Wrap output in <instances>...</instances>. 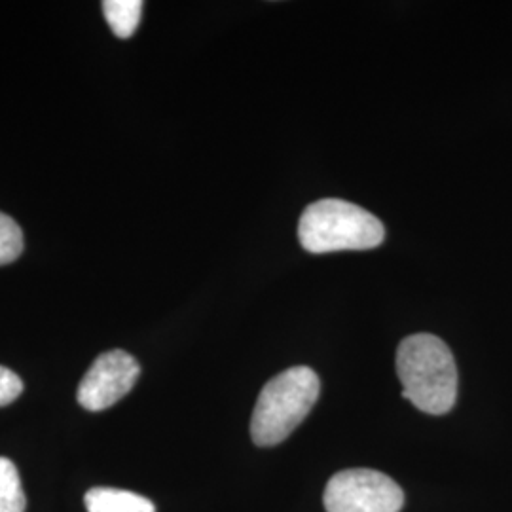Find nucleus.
I'll return each instance as SVG.
<instances>
[{"mask_svg": "<svg viewBox=\"0 0 512 512\" xmlns=\"http://www.w3.org/2000/svg\"><path fill=\"white\" fill-rule=\"evenodd\" d=\"M403 399L431 416L448 414L458 399V366L450 348L433 334H412L397 349Z\"/></svg>", "mask_w": 512, "mask_h": 512, "instance_id": "f257e3e1", "label": "nucleus"}, {"mask_svg": "<svg viewBox=\"0 0 512 512\" xmlns=\"http://www.w3.org/2000/svg\"><path fill=\"white\" fill-rule=\"evenodd\" d=\"M298 239L313 255L366 251L384 243L385 228L382 220L355 203L321 200L308 205L302 213Z\"/></svg>", "mask_w": 512, "mask_h": 512, "instance_id": "f03ea898", "label": "nucleus"}, {"mask_svg": "<svg viewBox=\"0 0 512 512\" xmlns=\"http://www.w3.org/2000/svg\"><path fill=\"white\" fill-rule=\"evenodd\" d=\"M321 393V382L308 366H294L277 374L258 395L251 437L268 448L287 439L306 420Z\"/></svg>", "mask_w": 512, "mask_h": 512, "instance_id": "7ed1b4c3", "label": "nucleus"}, {"mask_svg": "<svg viewBox=\"0 0 512 512\" xmlns=\"http://www.w3.org/2000/svg\"><path fill=\"white\" fill-rule=\"evenodd\" d=\"M327 512H399L403 488L374 469H348L332 476L323 497Z\"/></svg>", "mask_w": 512, "mask_h": 512, "instance_id": "20e7f679", "label": "nucleus"}, {"mask_svg": "<svg viewBox=\"0 0 512 512\" xmlns=\"http://www.w3.org/2000/svg\"><path fill=\"white\" fill-rule=\"evenodd\" d=\"M141 366L128 351L112 349L95 359L78 385V403L90 412H101L122 401L135 387Z\"/></svg>", "mask_w": 512, "mask_h": 512, "instance_id": "39448f33", "label": "nucleus"}, {"mask_svg": "<svg viewBox=\"0 0 512 512\" xmlns=\"http://www.w3.org/2000/svg\"><path fill=\"white\" fill-rule=\"evenodd\" d=\"M88 512H156L145 495L118 488H92L84 497Z\"/></svg>", "mask_w": 512, "mask_h": 512, "instance_id": "423d86ee", "label": "nucleus"}, {"mask_svg": "<svg viewBox=\"0 0 512 512\" xmlns=\"http://www.w3.org/2000/svg\"><path fill=\"white\" fill-rule=\"evenodd\" d=\"M103 14L112 33L118 38H129L139 27L143 2L141 0H105Z\"/></svg>", "mask_w": 512, "mask_h": 512, "instance_id": "0eeeda50", "label": "nucleus"}, {"mask_svg": "<svg viewBox=\"0 0 512 512\" xmlns=\"http://www.w3.org/2000/svg\"><path fill=\"white\" fill-rule=\"evenodd\" d=\"M25 507L27 497L18 467L8 458H0V512H25Z\"/></svg>", "mask_w": 512, "mask_h": 512, "instance_id": "6e6552de", "label": "nucleus"}, {"mask_svg": "<svg viewBox=\"0 0 512 512\" xmlns=\"http://www.w3.org/2000/svg\"><path fill=\"white\" fill-rule=\"evenodd\" d=\"M23 253V232L18 222L0 213V266L18 260Z\"/></svg>", "mask_w": 512, "mask_h": 512, "instance_id": "1a4fd4ad", "label": "nucleus"}, {"mask_svg": "<svg viewBox=\"0 0 512 512\" xmlns=\"http://www.w3.org/2000/svg\"><path fill=\"white\" fill-rule=\"evenodd\" d=\"M23 393V382L16 372L0 366V406H8Z\"/></svg>", "mask_w": 512, "mask_h": 512, "instance_id": "9d476101", "label": "nucleus"}]
</instances>
